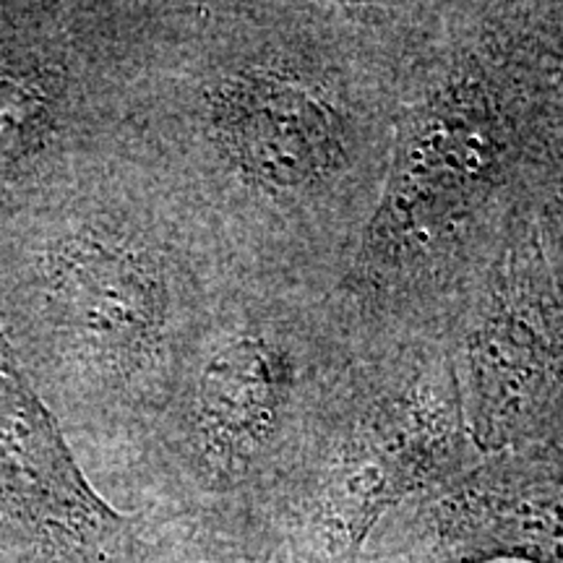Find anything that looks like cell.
<instances>
[{
  "instance_id": "3",
  "label": "cell",
  "mask_w": 563,
  "mask_h": 563,
  "mask_svg": "<svg viewBox=\"0 0 563 563\" xmlns=\"http://www.w3.org/2000/svg\"><path fill=\"white\" fill-rule=\"evenodd\" d=\"M355 344L334 290L232 282L152 428L180 511L266 514Z\"/></svg>"
},
{
  "instance_id": "7",
  "label": "cell",
  "mask_w": 563,
  "mask_h": 563,
  "mask_svg": "<svg viewBox=\"0 0 563 563\" xmlns=\"http://www.w3.org/2000/svg\"><path fill=\"white\" fill-rule=\"evenodd\" d=\"M563 563V449L483 454L386 517L357 563Z\"/></svg>"
},
{
  "instance_id": "9",
  "label": "cell",
  "mask_w": 563,
  "mask_h": 563,
  "mask_svg": "<svg viewBox=\"0 0 563 563\" xmlns=\"http://www.w3.org/2000/svg\"><path fill=\"white\" fill-rule=\"evenodd\" d=\"M40 91L24 81L0 79V157L16 154L32 136L42 133Z\"/></svg>"
},
{
  "instance_id": "2",
  "label": "cell",
  "mask_w": 563,
  "mask_h": 563,
  "mask_svg": "<svg viewBox=\"0 0 563 563\" xmlns=\"http://www.w3.org/2000/svg\"><path fill=\"white\" fill-rule=\"evenodd\" d=\"M559 30L517 3H435L382 191L336 300L361 334H443L504 238L534 214L559 129Z\"/></svg>"
},
{
  "instance_id": "8",
  "label": "cell",
  "mask_w": 563,
  "mask_h": 563,
  "mask_svg": "<svg viewBox=\"0 0 563 563\" xmlns=\"http://www.w3.org/2000/svg\"><path fill=\"white\" fill-rule=\"evenodd\" d=\"M131 563H287L272 519L256 509H188L141 525Z\"/></svg>"
},
{
  "instance_id": "6",
  "label": "cell",
  "mask_w": 563,
  "mask_h": 563,
  "mask_svg": "<svg viewBox=\"0 0 563 563\" xmlns=\"http://www.w3.org/2000/svg\"><path fill=\"white\" fill-rule=\"evenodd\" d=\"M443 336L483 454L563 449V311L538 214L525 217L470 282Z\"/></svg>"
},
{
  "instance_id": "4",
  "label": "cell",
  "mask_w": 563,
  "mask_h": 563,
  "mask_svg": "<svg viewBox=\"0 0 563 563\" xmlns=\"http://www.w3.org/2000/svg\"><path fill=\"white\" fill-rule=\"evenodd\" d=\"M481 456L446 336L357 332L266 517L287 563H357L386 517Z\"/></svg>"
},
{
  "instance_id": "5",
  "label": "cell",
  "mask_w": 563,
  "mask_h": 563,
  "mask_svg": "<svg viewBox=\"0 0 563 563\" xmlns=\"http://www.w3.org/2000/svg\"><path fill=\"white\" fill-rule=\"evenodd\" d=\"M121 194L47 256V308L91 394L154 426L196 336L232 285L175 211Z\"/></svg>"
},
{
  "instance_id": "1",
  "label": "cell",
  "mask_w": 563,
  "mask_h": 563,
  "mask_svg": "<svg viewBox=\"0 0 563 563\" xmlns=\"http://www.w3.org/2000/svg\"><path fill=\"white\" fill-rule=\"evenodd\" d=\"M435 3L211 9L175 84L188 228L232 282L332 292Z\"/></svg>"
}]
</instances>
